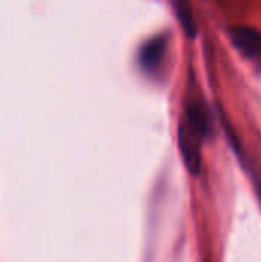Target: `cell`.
Returning a JSON list of instances; mask_svg holds the SVG:
<instances>
[{
    "label": "cell",
    "mask_w": 261,
    "mask_h": 262,
    "mask_svg": "<svg viewBox=\"0 0 261 262\" xmlns=\"http://www.w3.org/2000/svg\"><path fill=\"white\" fill-rule=\"evenodd\" d=\"M202 135H198L185 121L178 127V146L188 170L198 175L202 169Z\"/></svg>",
    "instance_id": "1"
},
{
    "label": "cell",
    "mask_w": 261,
    "mask_h": 262,
    "mask_svg": "<svg viewBox=\"0 0 261 262\" xmlns=\"http://www.w3.org/2000/svg\"><path fill=\"white\" fill-rule=\"evenodd\" d=\"M231 40L246 57H255L261 52V35L252 28L238 26L231 29Z\"/></svg>",
    "instance_id": "2"
},
{
    "label": "cell",
    "mask_w": 261,
    "mask_h": 262,
    "mask_svg": "<svg viewBox=\"0 0 261 262\" xmlns=\"http://www.w3.org/2000/svg\"><path fill=\"white\" fill-rule=\"evenodd\" d=\"M166 52V38L165 37H155L149 40L140 51L138 60L142 68L146 71H154L160 66L163 55Z\"/></svg>",
    "instance_id": "3"
},
{
    "label": "cell",
    "mask_w": 261,
    "mask_h": 262,
    "mask_svg": "<svg viewBox=\"0 0 261 262\" xmlns=\"http://www.w3.org/2000/svg\"><path fill=\"white\" fill-rule=\"evenodd\" d=\"M185 123L192 127L198 135L202 137H206L209 134V129H211V124H209V118H208V114L206 111L197 104V103H192V104H188L186 107V120Z\"/></svg>",
    "instance_id": "4"
},
{
    "label": "cell",
    "mask_w": 261,
    "mask_h": 262,
    "mask_svg": "<svg viewBox=\"0 0 261 262\" xmlns=\"http://www.w3.org/2000/svg\"><path fill=\"white\" fill-rule=\"evenodd\" d=\"M174 9L185 34L189 38H194L197 34V25H195V18H194L192 6L189 0H174Z\"/></svg>",
    "instance_id": "5"
}]
</instances>
